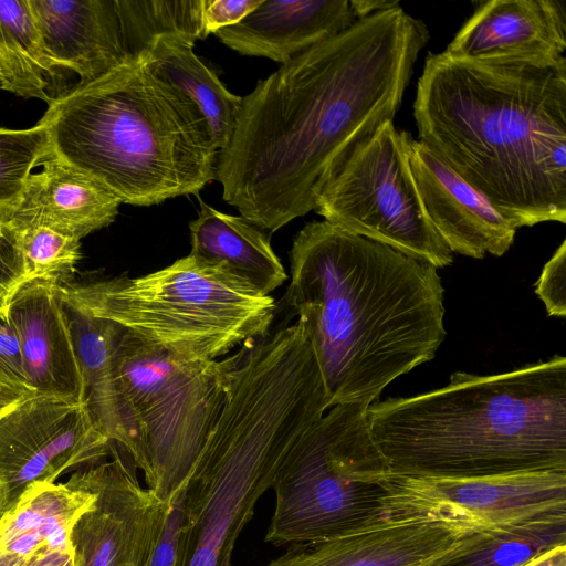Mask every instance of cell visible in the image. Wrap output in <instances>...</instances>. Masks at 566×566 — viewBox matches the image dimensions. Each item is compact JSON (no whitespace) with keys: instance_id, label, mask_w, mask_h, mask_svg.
I'll list each match as a JSON object with an SVG mask.
<instances>
[{"instance_id":"ab89813d","label":"cell","mask_w":566,"mask_h":566,"mask_svg":"<svg viewBox=\"0 0 566 566\" xmlns=\"http://www.w3.org/2000/svg\"><path fill=\"white\" fill-rule=\"evenodd\" d=\"M0 82H1V69H0Z\"/></svg>"},{"instance_id":"d6a6232c","label":"cell","mask_w":566,"mask_h":566,"mask_svg":"<svg viewBox=\"0 0 566 566\" xmlns=\"http://www.w3.org/2000/svg\"><path fill=\"white\" fill-rule=\"evenodd\" d=\"M184 500L185 485L169 503L163 531L146 566H176Z\"/></svg>"},{"instance_id":"d6986e66","label":"cell","mask_w":566,"mask_h":566,"mask_svg":"<svg viewBox=\"0 0 566 566\" xmlns=\"http://www.w3.org/2000/svg\"><path fill=\"white\" fill-rule=\"evenodd\" d=\"M62 300L84 384V400L93 422L112 443L125 449L142 470V441L117 364L123 328L87 314L63 296Z\"/></svg>"},{"instance_id":"e575fe53","label":"cell","mask_w":566,"mask_h":566,"mask_svg":"<svg viewBox=\"0 0 566 566\" xmlns=\"http://www.w3.org/2000/svg\"><path fill=\"white\" fill-rule=\"evenodd\" d=\"M23 566H73L70 552H40L30 556Z\"/></svg>"},{"instance_id":"6da1fadb","label":"cell","mask_w":566,"mask_h":566,"mask_svg":"<svg viewBox=\"0 0 566 566\" xmlns=\"http://www.w3.org/2000/svg\"><path fill=\"white\" fill-rule=\"evenodd\" d=\"M429 35L397 6L357 20L260 80L242 97L231 139L218 151L222 199L271 232L315 210L352 151L394 122Z\"/></svg>"},{"instance_id":"4316f807","label":"cell","mask_w":566,"mask_h":566,"mask_svg":"<svg viewBox=\"0 0 566 566\" xmlns=\"http://www.w3.org/2000/svg\"><path fill=\"white\" fill-rule=\"evenodd\" d=\"M205 0H115L127 59L140 55L160 35L203 38Z\"/></svg>"},{"instance_id":"5b68a950","label":"cell","mask_w":566,"mask_h":566,"mask_svg":"<svg viewBox=\"0 0 566 566\" xmlns=\"http://www.w3.org/2000/svg\"><path fill=\"white\" fill-rule=\"evenodd\" d=\"M326 410L321 373L304 352L279 340L243 348L185 483L176 566H231L285 455Z\"/></svg>"},{"instance_id":"ba28073f","label":"cell","mask_w":566,"mask_h":566,"mask_svg":"<svg viewBox=\"0 0 566 566\" xmlns=\"http://www.w3.org/2000/svg\"><path fill=\"white\" fill-rule=\"evenodd\" d=\"M369 406L336 405L294 443L272 484L275 507L265 542H323L385 517L389 471L370 434Z\"/></svg>"},{"instance_id":"3957f363","label":"cell","mask_w":566,"mask_h":566,"mask_svg":"<svg viewBox=\"0 0 566 566\" xmlns=\"http://www.w3.org/2000/svg\"><path fill=\"white\" fill-rule=\"evenodd\" d=\"M419 142L517 228L566 223V57H426Z\"/></svg>"},{"instance_id":"52a82bcc","label":"cell","mask_w":566,"mask_h":566,"mask_svg":"<svg viewBox=\"0 0 566 566\" xmlns=\"http://www.w3.org/2000/svg\"><path fill=\"white\" fill-rule=\"evenodd\" d=\"M64 300L176 357L211 360L266 336L271 295L191 254L143 276L62 285Z\"/></svg>"},{"instance_id":"d590c367","label":"cell","mask_w":566,"mask_h":566,"mask_svg":"<svg viewBox=\"0 0 566 566\" xmlns=\"http://www.w3.org/2000/svg\"><path fill=\"white\" fill-rule=\"evenodd\" d=\"M352 9L357 18L364 19L368 15H371L378 11L391 9L394 7L399 6L398 1L391 0H349Z\"/></svg>"},{"instance_id":"7c38bea8","label":"cell","mask_w":566,"mask_h":566,"mask_svg":"<svg viewBox=\"0 0 566 566\" xmlns=\"http://www.w3.org/2000/svg\"><path fill=\"white\" fill-rule=\"evenodd\" d=\"M85 401L32 394L0 416V516L38 482L111 454Z\"/></svg>"},{"instance_id":"5bb4252c","label":"cell","mask_w":566,"mask_h":566,"mask_svg":"<svg viewBox=\"0 0 566 566\" xmlns=\"http://www.w3.org/2000/svg\"><path fill=\"white\" fill-rule=\"evenodd\" d=\"M424 518H388L332 539L293 545L266 566H432L471 531Z\"/></svg>"},{"instance_id":"7a4b0ae2","label":"cell","mask_w":566,"mask_h":566,"mask_svg":"<svg viewBox=\"0 0 566 566\" xmlns=\"http://www.w3.org/2000/svg\"><path fill=\"white\" fill-rule=\"evenodd\" d=\"M290 265L286 305L303 324L328 409L371 405L444 340V289L428 262L324 220L300 230Z\"/></svg>"},{"instance_id":"e0dca14e","label":"cell","mask_w":566,"mask_h":566,"mask_svg":"<svg viewBox=\"0 0 566 566\" xmlns=\"http://www.w3.org/2000/svg\"><path fill=\"white\" fill-rule=\"evenodd\" d=\"M565 50V1L490 0L476 3L443 52L458 60H556Z\"/></svg>"},{"instance_id":"74e56055","label":"cell","mask_w":566,"mask_h":566,"mask_svg":"<svg viewBox=\"0 0 566 566\" xmlns=\"http://www.w3.org/2000/svg\"><path fill=\"white\" fill-rule=\"evenodd\" d=\"M32 394L34 392L27 389L0 385V416Z\"/></svg>"},{"instance_id":"9a60e30c","label":"cell","mask_w":566,"mask_h":566,"mask_svg":"<svg viewBox=\"0 0 566 566\" xmlns=\"http://www.w3.org/2000/svg\"><path fill=\"white\" fill-rule=\"evenodd\" d=\"M409 164L423 208L452 253L483 259L507 252L518 229L513 221L413 138Z\"/></svg>"},{"instance_id":"60d3db41","label":"cell","mask_w":566,"mask_h":566,"mask_svg":"<svg viewBox=\"0 0 566 566\" xmlns=\"http://www.w3.org/2000/svg\"><path fill=\"white\" fill-rule=\"evenodd\" d=\"M2 554L1 549H0V555Z\"/></svg>"},{"instance_id":"83f0119b","label":"cell","mask_w":566,"mask_h":566,"mask_svg":"<svg viewBox=\"0 0 566 566\" xmlns=\"http://www.w3.org/2000/svg\"><path fill=\"white\" fill-rule=\"evenodd\" d=\"M10 230L23 263L25 283L42 280L70 284L81 259V240L45 227Z\"/></svg>"},{"instance_id":"9c48e42d","label":"cell","mask_w":566,"mask_h":566,"mask_svg":"<svg viewBox=\"0 0 566 566\" xmlns=\"http://www.w3.org/2000/svg\"><path fill=\"white\" fill-rule=\"evenodd\" d=\"M240 356L241 348L224 359L179 358L123 331L117 364L142 441V471L166 504L213 429Z\"/></svg>"},{"instance_id":"8d00e7d4","label":"cell","mask_w":566,"mask_h":566,"mask_svg":"<svg viewBox=\"0 0 566 566\" xmlns=\"http://www.w3.org/2000/svg\"><path fill=\"white\" fill-rule=\"evenodd\" d=\"M522 566H566V545L541 554Z\"/></svg>"},{"instance_id":"2e32d148","label":"cell","mask_w":566,"mask_h":566,"mask_svg":"<svg viewBox=\"0 0 566 566\" xmlns=\"http://www.w3.org/2000/svg\"><path fill=\"white\" fill-rule=\"evenodd\" d=\"M61 286L42 280L27 282L12 296L7 313L19 337L30 390L85 401Z\"/></svg>"},{"instance_id":"8992f818","label":"cell","mask_w":566,"mask_h":566,"mask_svg":"<svg viewBox=\"0 0 566 566\" xmlns=\"http://www.w3.org/2000/svg\"><path fill=\"white\" fill-rule=\"evenodd\" d=\"M54 156L122 203L198 195L216 179L218 149L201 111L142 56L52 102L39 120Z\"/></svg>"},{"instance_id":"836d02e7","label":"cell","mask_w":566,"mask_h":566,"mask_svg":"<svg viewBox=\"0 0 566 566\" xmlns=\"http://www.w3.org/2000/svg\"><path fill=\"white\" fill-rule=\"evenodd\" d=\"M262 0H205L203 38L234 25L253 11Z\"/></svg>"},{"instance_id":"cb8c5ba5","label":"cell","mask_w":566,"mask_h":566,"mask_svg":"<svg viewBox=\"0 0 566 566\" xmlns=\"http://www.w3.org/2000/svg\"><path fill=\"white\" fill-rule=\"evenodd\" d=\"M193 44V41L181 35H160L138 56L155 75L182 93L201 111L219 151L231 139L242 97L228 91L217 73L195 54Z\"/></svg>"},{"instance_id":"277c9868","label":"cell","mask_w":566,"mask_h":566,"mask_svg":"<svg viewBox=\"0 0 566 566\" xmlns=\"http://www.w3.org/2000/svg\"><path fill=\"white\" fill-rule=\"evenodd\" d=\"M371 438L392 474L473 478L566 471V358L375 401Z\"/></svg>"},{"instance_id":"30bf717a","label":"cell","mask_w":566,"mask_h":566,"mask_svg":"<svg viewBox=\"0 0 566 566\" xmlns=\"http://www.w3.org/2000/svg\"><path fill=\"white\" fill-rule=\"evenodd\" d=\"M411 135L394 122L360 143L323 187L315 211L335 227L441 269L453 253L434 230L409 164Z\"/></svg>"},{"instance_id":"484cf974","label":"cell","mask_w":566,"mask_h":566,"mask_svg":"<svg viewBox=\"0 0 566 566\" xmlns=\"http://www.w3.org/2000/svg\"><path fill=\"white\" fill-rule=\"evenodd\" d=\"M566 545V512L475 528L432 566H522Z\"/></svg>"},{"instance_id":"4fadbf2b","label":"cell","mask_w":566,"mask_h":566,"mask_svg":"<svg viewBox=\"0 0 566 566\" xmlns=\"http://www.w3.org/2000/svg\"><path fill=\"white\" fill-rule=\"evenodd\" d=\"M109 455L70 478L93 495L70 531L73 566H146L166 521L169 504L139 484L126 450Z\"/></svg>"},{"instance_id":"d4e9b609","label":"cell","mask_w":566,"mask_h":566,"mask_svg":"<svg viewBox=\"0 0 566 566\" xmlns=\"http://www.w3.org/2000/svg\"><path fill=\"white\" fill-rule=\"evenodd\" d=\"M0 90L48 105L65 88L62 70L49 56L28 0H0Z\"/></svg>"},{"instance_id":"ac0fdd59","label":"cell","mask_w":566,"mask_h":566,"mask_svg":"<svg viewBox=\"0 0 566 566\" xmlns=\"http://www.w3.org/2000/svg\"><path fill=\"white\" fill-rule=\"evenodd\" d=\"M52 61L91 83L127 60L115 0H28Z\"/></svg>"},{"instance_id":"603a6c76","label":"cell","mask_w":566,"mask_h":566,"mask_svg":"<svg viewBox=\"0 0 566 566\" xmlns=\"http://www.w3.org/2000/svg\"><path fill=\"white\" fill-rule=\"evenodd\" d=\"M92 493L72 479L65 483L38 482L0 516L3 554L32 556L40 552H70V531L88 506Z\"/></svg>"},{"instance_id":"f1b7e54d","label":"cell","mask_w":566,"mask_h":566,"mask_svg":"<svg viewBox=\"0 0 566 566\" xmlns=\"http://www.w3.org/2000/svg\"><path fill=\"white\" fill-rule=\"evenodd\" d=\"M50 154V139L42 123L28 129L0 128V223L15 207L33 169Z\"/></svg>"},{"instance_id":"8fae6325","label":"cell","mask_w":566,"mask_h":566,"mask_svg":"<svg viewBox=\"0 0 566 566\" xmlns=\"http://www.w3.org/2000/svg\"><path fill=\"white\" fill-rule=\"evenodd\" d=\"M381 505L388 518H424L474 528L492 527L566 512V471L473 478L388 473Z\"/></svg>"},{"instance_id":"1f68e13d","label":"cell","mask_w":566,"mask_h":566,"mask_svg":"<svg viewBox=\"0 0 566 566\" xmlns=\"http://www.w3.org/2000/svg\"><path fill=\"white\" fill-rule=\"evenodd\" d=\"M25 283L23 263L13 233L0 223V311H7L15 292Z\"/></svg>"},{"instance_id":"f35d334b","label":"cell","mask_w":566,"mask_h":566,"mask_svg":"<svg viewBox=\"0 0 566 566\" xmlns=\"http://www.w3.org/2000/svg\"><path fill=\"white\" fill-rule=\"evenodd\" d=\"M29 557L4 553L0 555V566H23Z\"/></svg>"},{"instance_id":"f546056e","label":"cell","mask_w":566,"mask_h":566,"mask_svg":"<svg viewBox=\"0 0 566 566\" xmlns=\"http://www.w3.org/2000/svg\"><path fill=\"white\" fill-rule=\"evenodd\" d=\"M535 293L549 316L566 315V241L557 248L544 265L535 285Z\"/></svg>"},{"instance_id":"ffe728a7","label":"cell","mask_w":566,"mask_h":566,"mask_svg":"<svg viewBox=\"0 0 566 566\" xmlns=\"http://www.w3.org/2000/svg\"><path fill=\"white\" fill-rule=\"evenodd\" d=\"M32 172L2 223L9 229L45 227L83 239L109 226L120 201L94 179L51 154Z\"/></svg>"},{"instance_id":"4dcf8cb0","label":"cell","mask_w":566,"mask_h":566,"mask_svg":"<svg viewBox=\"0 0 566 566\" xmlns=\"http://www.w3.org/2000/svg\"><path fill=\"white\" fill-rule=\"evenodd\" d=\"M0 385L30 390L19 337L7 311H0Z\"/></svg>"},{"instance_id":"7402d4cb","label":"cell","mask_w":566,"mask_h":566,"mask_svg":"<svg viewBox=\"0 0 566 566\" xmlns=\"http://www.w3.org/2000/svg\"><path fill=\"white\" fill-rule=\"evenodd\" d=\"M198 199V217L189 223V254L219 265L256 292L271 295L287 274L265 233L243 217L227 214Z\"/></svg>"},{"instance_id":"44dd1931","label":"cell","mask_w":566,"mask_h":566,"mask_svg":"<svg viewBox=\"0 0 566 566\" xmlns=\"http://www.w3.org/2000/svg\"><path fill=\"white\" fill-rule=\"evenodd\" d=\"M356 21L349 0H262L239 23L214 35L242 55L284 64Z\"/></svg>"}]
</instances>
